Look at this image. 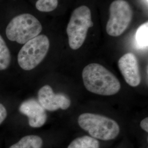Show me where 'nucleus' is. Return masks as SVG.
Returning a JSON list of instances; mask_svg holds the SVG:
<instances>
[{
	"label": "nucleus",
	"mask_w": 148,
	"mask_h": 148,
	"mask_svg": "<svg viewBox=\"0 0 148 148\" xmlns=\"http://www.w3.org/2000/svg\"><path fill=\"white\" fill-rule=\"evenodd\" d=\"M42 30L37 16L21 9L20 0H0V31L10 46H22Z\"/></svg>",
	"instance_id": "nucleus-1"
},
{
	"label": "nucleus",
	"mask_w": 148,
	"mask_h": 148,
	"mask_svg": "<svg viewBox=\"0 0 148 148\" xmlns=\"http://www.w3.org/2000/svg\"><path fill=\"white\" fill-rule=\"evenodd\" d=\"M82 79L86 89L97 95H114L121 88L116 77L99 64L87 65L82 71Z\"/></svg>",
	"instance_id": "nucleus-2"
},
{
	"label": "nucleus",
	"mask_w": 148,
	"mask_h": 148,
	"mask_svg": "<svg viewBox=\"0 0 148 148\" xmlns=\"http://www.w3.org/2000/svg\"><path fill=\"white\" fill-rule=\"evenodd\" d=\"M50 41L45 34H40L23 45L16 55V63L24 71L36 68L46 57Z\"/></svg>",
	"instance_id": "nucleus-3"
},
{
	"label": "nucleus",
	"mask_w": 148,
	"mask_h": 148,
	"mask_svg": "<svg viewBox=\"0 0 148 148\" xmlns=\"http://www.w3.org/2000/svg\"><path fill=\"white\" fill-rule=\"evenodd\" d=\"M79 126L92 137L102 140H112L120 133L116 122L107 117L92 113H84L78 119Z\"/></svg>",
	"instance_id": "nucleus-4"
},
{
	"label": "nucleus",
	"mask_w": 148,
	"mask_h": 148,
	"mask_svg": "<svg viewBox=\"0 0 148 148\" xmlns=\"http://www.w3.org/2000/svg\"><path fill=\"white\" fill-rule=\"evenodd\" d=\"M93 26L91 12L88 7L82 5L74 10L66 28L69 46L71 49L76 50L82 46L88 29Z\"/></svg>",
	"instance_id": "nucleus-5"
},
{
	"label": "nucleus",
	"mask_w": 148,
	"mask_h": 148,
	"mask_svg": "<svg viewBox=\"0 0 148 148\" xmlns=\"http://www.w3.org/2000/svg\"><path fill=\"white\" fill-rule=\"evenodd\" d=\"M133 11L125 0H116L110 6V17L106 24L108 35L117 37L121 35L132 20Z\"/></svg>",
	"instance_id": "nucleus-6"
},
{
	"label": "nucleus",
	"mask_w": 148,
	"mask_h": 148,
	"mask_svg": "<svg viewBox=\"0 0 148 148\" xmlns=\"http://www.w3.org/2000/svg\"><path fill=\"white\" fill-rule=\"evenodd\" d=\"M38 100L43 108L48 111H56L59 109L66 110L71 104L68 97L63 93L56 94L49 85H45L39 90Z\"/></svg>",
	"instance_id": "nucleus-7"
},
{
	"label": "nucleus",
	"mask_w": 148,
	"mask_h": 148,
	"mask_svg": "<svg viewBox=\"0 0 148 148\" xmlns=\"http://www.w3.org/2000/svg\"><path fill=\"white\" fill-rule=\"evenodd\" d=\"M119 69L127 84L137 87L140 84L141 76L137 57L132 53L124 54L118 62Z\"/></svg>",
	"instance_id": "nucleus-8"
},
{
	"label": "nucleus",
	"mask_w": 148,
	"mask_h": 148,
	"mask_svg": "<svg viewBox=\"0 0 148 148\" xmlns=\"http://www.w3.org/2000/svg\"><path fill=\"white\" fill-rule=\"evenodd\" d=\"M19 110L22 114L27 117L29 125L32 128L42 127L47 121V116L46 110L38 101L34 99L23 101Z\"/></svg>",
	"instance_id": "nucleus-9"
},
{
	"label": "nucleus",
	"mask_w": 148,
	"mask_h": 148,
	"mask_svg": "<svg viewBox=\"0 0 148 148\" xmlns=\"http://www.w3.org/2000/svg\"><path fill=\"white\" fill-rule=\"evenodd\" d=\"M12 62L13 56L11 48L0 31V71L9 69Z\"/></svg>",
	"instance_id": "nucleus-10"
},
{
	"label": "nucleus",
	"mask_w": 148,
	"mask_h": 148,
	"mask_svg": "<svg viewBox=\"0 0 148 148\" xmlns=\"http://www.w3.org/2000/svg\"><path fill=\"white\" fill-rule=\"evenodd\" d=\"M42 144V139L40 137L29 135L22 138L9 148H41Z\"/></svg>",
	"instance_id": "nucleus-11"
},
{
	"label": "nucleus",
	"mask_w": 148,
	"mask_h": 148,
	"mask_svg": "<svg viewBox=\"0 0 148 148\" xmlns=\"http://www.w3.org/2000/svg\"><path fill=\"white\" fill-rule=\"evenodd\" d=\"M68 148H99V142L97 139L85 136L74 139Z\"/></svg>",
	"instance_id": "nucleus-12"
},
{
	"label": "nucleus",
	"mask_w": 148,
	"mask_h": 148,
	"mask_svg": "<svg viewBox=\"0 0 148 148\" xmlns=\"http://www.w3.org/2000/svg\"><path fill=\"white\" fill-rule=\"evenodd\" d=\"M148 23L147 22L138 27L136 35V42L138 47L142 49L148 47Z\"/></svg>",
	"instance_id": "nucleus-13"
},
{
	"label": "nucleus",
	"mask_w": 148,
	"mask_h": 148,
	"mask_svg": "<svg viewBox=\"0 0 148 148\" xmlns=\"http://www.w3.org/2000/svg\"><path fill=\"white\" fill-rule=\"evenodd\" d=\"M58 5V0H37L35 6L37 11L49 13L54 11Z\"/></svg>",
	"instance_id": "nucleus-14"
},
{
	"label": "nucleus",
	"mask_w": 148,
	"mask_h": 148,
	"mask_svg": "<svg viewBox=\"0 0 148 148\" xmlns=\"http://www.w3.org/2000/svg\"><path fill=\"white\" fill-rule=\"evenodd\" d=\"M8 115V112L5 106L0 103V125L5 121Z\"/></svg>",
	"instance_id": "nucleus-15"
},
{
	"label": "nucleus",
	"mask_w": 148,
	"mask_h": 148,
	"mask_svg": "<svg viewBox=\"0 0 148 148\" xmlns=\"http://www.w3.org/2000/svg\"><path fill=\"white\" fill-rule=\"evenodd\" d=\"M140 127L144 130L145 132H148V118L146 117L143 120L141 121L140 123Z\"/></svg>",
	"instance_id": "nucleus-16"
},
{
	"label": "nucleus",
	"mask_w": 148,
	"mask_h": 148,
	"mask_svg": "<svg viewBox=\"0 0 148 148\" xmlns=\"http://www.w3.org/2000/svg\"><path fill=\"white\" fill-rule=\"evenodd\" d=\"M145 2H147V3H148V0H145Z\"/></svg>",
	"instance_id": "nucleus-17"
}]
</instances>
